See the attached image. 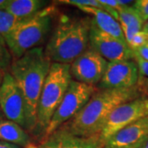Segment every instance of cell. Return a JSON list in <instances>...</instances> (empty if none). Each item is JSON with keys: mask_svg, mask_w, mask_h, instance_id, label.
Masks as SVG:
<instances>
[{"mask_svg": "<svg viewBox=\"0 0 148 148\" xmlns=\"http://www.w3.org/2000/svg\"><path fill=\"white\" fill-rule=\"evenodd\" d=\"M147 116H148L147 98L141 96L123 103L114 109L108 117L100 133L101 139L105 143L108 138L119 130Z\"/></svg>", "mask_w": 148, "mask_h": 148, "instance_id": "obj_7", "label": "cell"}, {"mask_svg": "<svg viewBox=\"0 0 148 148\" xmlns=\"http://www.w3.org/2000/svg\"><path fill=\"white\" fill-rule=\"evenodd\" d=\"M137 86L143 97L148 99V78L139 75Z\"/></svg>", "mask_w": 148, "mask_h": 148, "instance_id": "obj_23", "label": "cell"}, {"mask_svg": "<svg viewBox=\"0 0 148 148\" xmlns=\"http://www.w3.org/2000/svg\"><path fill=\"white\" fill-rule=\"evenodd\" d=\"M134 148H148V136L143 139Z\"/></svg>", "mask_w": 148, "mask_h": 148, "instance_id": "obj_25", "label": "cell"}, {"mask_svg": "<svg viewBox=\"0 0 148 148\" xmlns=\"http://www.w3.org/2000/svg\"><path fill=\"white\" fill-rule=\"evenodd\" d=\"M117 12L125 40L128 44L132 37L142 31L144 21L132 5L122 6Z\"/></svg>", "mask_w": 148, "mask_h": 148, "instance_id": "obj_15", "label": "cell"}, {"mask_svg": "<svg viewBox=\"0 0 148 148\" xmlns=\"http://www.w3.org/2000/svg\"><path fill=\"white\" fill-rule=\"evenodd\" d=\"M12 61V55L8 47L5 40L0 36V71L4 73L9 72Z\"/></svg>", "mask_w": 148, "mask_h": 148, "instance_id": "obj_19", "label": "cell"}, {"mask_svg": "<svg viewBox=\"0 0 148 148\" xmlns=\"http://www.w3.org/2000/svg\"><path fill=\"white\" fill-rule=\"evenodd\" d=\"M5 74L6 73L3 72V71H0V87H1V85H2V82H3V79Z\"/></svg>", "mask_w": 148, "mask_h": 148, "instance_id": "obj_29", "label": "cell"}, {"mask_svg": "<svg viewBox=\"0 0 148 148\" xmlns=\"http://www.w3.org/2000/svg\"><path fill=\"white\" fill-rule=\"evenodd\" d=\"M133 59L135 60V63L138 65L139 75L148 78V61L144 60L137 55H134Z\"/></svg>", "mask_w": 148, "mask_h": 148, "instance_id": "obj_22", "label": "cell"}, {"mask_svg": "<svg viewBox=\"0 0 148 148\" xmlns=\"http://www.w3.org/2000/svg\"><path fill=\"white\" fill-rule=\"evenodd\" d=\"M148 136V116L134 122L112 135L104 148H134Z\"/></svg>", "mask_w": 148, "mask_h": 148, "instance_id": "obj_13", "label": "cell"}, {"mask_svg": "<svg viewBox=\"0 0 148 148\" xmlns=\"http://www.w3.org/2000/svg\"><path fill=\"white\" fill-rule=\"evenodd\" d=\"M97 90L95 86L72 80L63 101L53 114L49 124L45 131L42 139L49 137L58 127L72 119L86 105Z\"/></svg>", "mask_w": 148, "mask_h": 148, "instance_id": "obj_6", "label": "cell"}, {"mask_svg": "<svg viewBox=\"0 0 148 148\" xmlns=\"http://www.w3.org/2000/svg\"><path fill=\"white\" fill-rule=\"evenodd\" d=\"M4 115H3V111L1 110V107H0V121H2L3 119H4Z\"/></svg>", "mask_w": 148, "mask_h": 148, "instance_id": "obj_30", "label": "cell"}, {"mask_svg": "<svg viewBox=\"0 0 148 148\" xmlns=\"http://www.w3.org/2000/svg\"><path fill=\"white\" fill-rule=\"evenodd\" d=\"M108 61L90 46L71 64V75L75 81L95 86L101 82Z\"/></svg>", "mask_w": 148, "mask_h": 148, "instance_id": "obj_10", "label": "cell"}, {"mask_svg": "<svg viewBox=\"0 0 148 148\" xmlns=\"http://www.w3.org/2000/svg\"><path fill=\"white\" fill-rule=\"evenodd\" d=\"M138 68L135 61L126 60L108 62L105 73L97 89H125L132 88L138 83Z\"/></svg>", "mask_w": 148, "mask_h": 148, "instance_id": "obj_11", "label": "cell"}, {"mask_svg": "<svg viewBox=\"0 0 148 148\" xmlns=\"http://www.w3.org/2000/svg\"><path fill=\"white\" fill-rule=\"evenodd\" d=\"M9 0H0V10H5Z\"/></svg>", "mask_w": 148, "mask_h": 148, "instance_id": "obj_27", "label": "cell"}, {"mask_svg": "<svg viewBox=\"0 0 148 148\" xmlns=\"http://www.w3.org/2000/svg\"><path fill=\"white\" fill-rule=\"evenodd\" d=\"M91 18H69L63 16L58 21L45 53L53 63L72 64L89 47Z\"/></svg>", "mask_w": 148, "mask_h": 148, "instance_id": "obj_3", "label": "cell"}, {"mask_svg": "<svg viewBox=\"0 0 148 148\" xmlns=\"http://www.w3.org/2000/svg\"><path fill=\"white\" fill-rule=\"evenodd\" d=\"M77 8L84 12L92 15V23L101 32H105L120 40L126 41L120 23L108 12H106V11L89 7H77Z\"/></svg>", "mask_w": 148, "mask_h": 148, "instance_id": "obj_14", "label": "cell"}, {"mask_svg": "<svg viewBox=\"0 0 148 148\" xmlns=\"http://www.w3.org/2000/svg\"><path fill=\"white\" fill-rule=\"evenodd\" d=\"M55 8L45 7L35 16L24 19L4 38L13 59L39 47L50 31Z\"/></svg>", "mask_w": 148, "mask_h": 148, "instance_id": "obj_4", "label": "cell"}, {"mask_svg": "<svg viewBox=\"0 0 148 148\" xmlns=\"http://www.w3.org/2000/svg\"><path fill=\"white\" fill-rule=\"evenodd\" d=\"M104 146H105V144H101V145H100L99 147H97L96 148H104Z\"/></svg>", "mask_w": 148, "mask_h": 148, "instance_id": "obj_31", "label": "cell"}, {"mask_svg": "<svg viewBox=\"0 0 148 148\" xmlns=\"http://www.w3.org/2000/svg\"><path fill=\"white\" fill-rule=\"evenodd\" d=\"M52 62L41 46L33 48L21 58L13 59L9 73L24 96L27 106V131L36 127L37 106Z\"/></svg>", "mask_w": 148, "mask_h": 148, "instance_id": "obj_2", "label": "cell"}, {"mask_svg": "<svg viewBox=\"0 0 148 148\" xmlns=\"http://www.w3.org/2000/svg\"><path fill=\"white\" fill-rule=\"evenodd\" d=\"M89 46L108 62L126 61L134 58L133 51L126 41L101 32L92 21L89 35Z\"/></svg>", "mask_w": 148, "mask_h": 148, "instance_id": "obj_9", "label": "cell"}, {"mask_svg": "<svg viewBox=\"0 0 148 148\" xmlns=\"http://www.w3.org/2000/svg\"><path fill=\"white\" fill-rule=\"evenodd\" d=\"M142 31H143V32H145L146 33H147L148 34V21H146V22L143 24V29H142Z\"/></svg>", "mask_w": 148, "mask_h": 148, "instance_id": "obj_28", "label": "cell"}, {"mask_svg": "<svg viewBox=\"0 0 148 148\" xmlns=\"http://www.w3.org/2000/svg\"><path fill=\"white\" fill-rule=\"evenodd\" d=\"M71 64L52 63L37 106L36 129L45 133L73 80Z\"/></svg>", "mask_w": 148, "mask_h": 148, "instance_id": "obj_5", "label": "cell"}, {"mask_svg": "<svg viewBox=\"0 0 148 148\" xmlns=\"http://www.w3.org/2000/svg\"><path fill=\"white\" fill-rule=\"evenodd\" d=\"M133 8L136 9L143 19L144 23L148 21V0H138L133 3Z\"/></svg>", "mask_w": 148, "mask_h": 148, "instance_id": "obj_21", "label": "cell"}, {"mask_svg": "<svg viewBox=\"0 0 148 148\" xmlns=\"http://www.w3.org/2000/svg\"><path fill=\"white\" fill-rule=\"evenodd\" d=\"M133 51L134 55H137L138 57H140L141 58H143L144 60L148 61V43L146 44L145 45H143L142 47L138 48Z\"/></svg>", "mask_w": 148, "mask_h": 148, "instance_id": "obj_24", "label": "cell"}, {"mask_svg": "<svg viewBox=\"0 0 148 148\" xmlns=\"http://www.w3.org/2000/svg\"><path fill=\"white\" fill-rule=\"evenodd\" d=\"M0 141L26 147L31 143L29 133L14 122L3 119L0 121Z\"/></svg>", "mask_w": 148, "mask_h": 148, "instance_id": "obj_16", "label": "cell"}, {"mask_svg": "<svg viewBox=\"0 0 148 148\" xmlns=\"http://www.w3.org/2000/svg\"><path fill=\"white\" fill-rule=\"evenodd\" d=\"M0 148H20V147L14 145V144H12V143L0 141Z\"/></svg>", "mask_w": 148, "mask_h": 148, "instance_id": "obj_26", "label": "cell"}, {"mask_svg": "<svg viewBox=\"0 0 148 148\" xmlns=\"http://www.w3.org/2000/svg\"><path fill=\"white\" fill-rule=\"evenodd\" d=\"M148 43V34L143 31H140L138 32L132 39L128 43V46L131 48L132 50H134L138 48H140L145 45Z\"/></svg>", "mask_w": 148, "mask_h": 148, "instance_id": "obj_20", "label": "cell"}, {"mask_svg": "<svg viewBox=\"0 0 148 148\" xmlns=\"http://www.w3.org/2000/svg\"><path fill=\"white\" fill-rule=\"evenodd\" d=\"M0 107L8 120L16 123L27 131L26 101L15 80L8 72L4 75L0 87Z\"/></svg>", "mask_w": 148, "mask_h": 148, "instance_id": "obj_8", "label": "cell"}, {"mask_svg": "<svg viewBox=\"0 0 148 148\" xmlns=\"http://www.w3.org/2000/svg\"><path fill=\"white\" fill-rule=\"evenodd\" d=\"M141 96L137 85L125 89H98L86 105L61 127L82 138L99 135L114 109Z\"/></svg>", "mask_w": 148, "mask_h": 148, "instance_id": "obj_1", "label": "cell"}, {"mask_svg": "<svg viewBox=\"0 0 148 148\" xmlns=\"http://www.w3.org/2000/svg\"><path fill=\"white\" fill-rule=\"evenodd\" d=\"M23 20L12 15L7 11L0 10V36L5 38Z\"/></svg>", "mask_w": 148, "mask_h": 148, "instance_id": "obj_18", "label": "cell"}, {"mask_svg": "<svg viewBox=\"0 0 148 148\" xmlns=\"http://www.w3.org/2000/svg\"><path fill=\"white\" fill-rule=\"evenodd\" d=\"M105 144L100 134L90 138L74 135L63 127H59L49 137L41 140L39 148H96Z\"/></svg>", "mask_w": 148, "mask_h": 148, "instance_id": "obj_12", "label": "cell"}, {"mask_svg": "<svg viewBox=\"0 0 148 148\" xmlns=\"http://www.w3.org/2000/svg\"><path fill=\"white\" fill-rule=\"evenodd\" d=\"M47 2L44 0H9L5 11L18 18L35 16L44 9Z\"/></svg>", "mask_w": 148, "mask_h": 148, "instance_id": "obj_17", "label": "cell"}]
</instances>
